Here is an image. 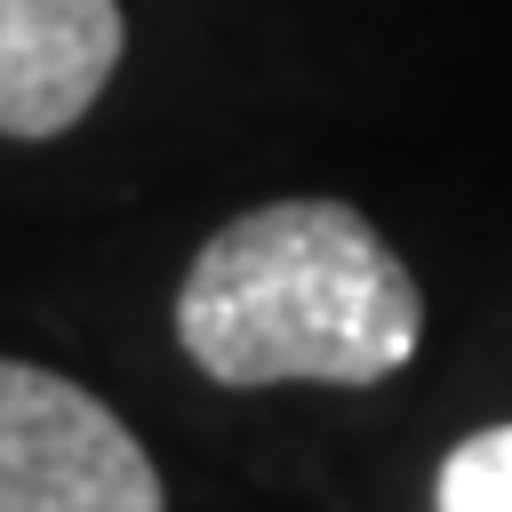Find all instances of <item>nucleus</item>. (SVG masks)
Returning a JSON list of instances; mask_svg holds the SVG:
<instances>
[{
  "label": "nucleus",
  "instance_id": "1",
  "mask_svg": "<svg viewBox=\"0 0 512 512\" xmlns=\"http://www.w3.org/2000/svg\"><path fill=\"white\" fill-rule=\"evenodd\" d=\"M424 296L344 200H264L208 232L176 288V344L216 384H376L416 360Z\"/></svg>",
  "mask_w": 512,
  "mask_h": 512
},
{
  "label": "nucleus",
  "instance_id": "2",
  "mask_svg": "<svg viewBox=\"0 0 512 512\" xmlns=\"http://www.w3.org/2000/svg\"><path fill=\"white\" fill-rule=\"evenodd\" d=\"M0 512H168L144 440L72 376L0 360Z\"/></svg>",
  "mask_w": 512,
  "mask_h": 512
},
{
  "label": "nucleus",
  "instance_id": "3",
  "mask_svg": "<svg viewBox=\"0 0 512 512\" xmlns=\"http://www.w3.org/2000/svg\"><path fill=\"white\" fill-rule=\"evenodd\" d=\"M120 48V0H0V136H64Z\"/></svg>",
  "mask_w": 512,
  "mask_h": 512
},
{
  "label": "nucleus",
  "instance_id": "4",
  "mask_svg": "<svg viewBox=\"0 0 512 512\" xmlns=\"http://www.w3.org/2000/svg\"><path fill=\"white\" fill-rule=\"evenodd\" d=\"M432 512H512V424H488L440 456Z\"/></svg>",
  "mask_w": 512,
  "mask_h": 512
}]
</instances>
